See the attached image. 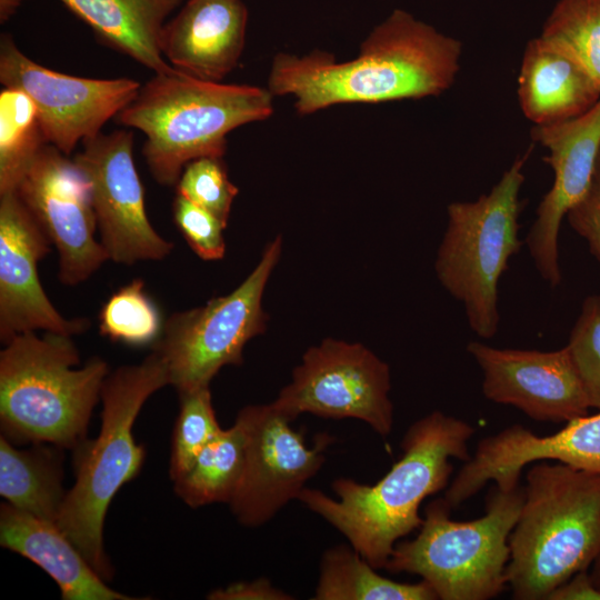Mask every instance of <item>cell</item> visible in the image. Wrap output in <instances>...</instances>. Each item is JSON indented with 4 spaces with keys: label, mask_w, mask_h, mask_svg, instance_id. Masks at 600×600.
<instances>
[{
    "label": "cell",
    "mask_w": 600,
    "mask_h": 600,
    "mask_svg": "<svg viewBox=\"0 0 600 600\" xmlns=\"http://www.w3.org/2000/svg\"><path fill=\"white\" fill-rule=\"evenodd\" d=\"M542 460L600 474V410L572 419L549 436H538L521 424H512L483 438L443 499L451 509L458 508L491 480L501 489H512L519 484L524 466Z\"/></svg>",
    "instance_id": "16"
},
{
    "label": "cell",
    "mask_w": 600,
    "mask_h": 600,
    "mask_svg": "<svg viewBox=\"0 0 600 600\" xmlns=\"http://www.w3.org/2000/svg\"><path fill=\"white\" fill-rule=\"evenodd\" d=\"M246 458L242 422L221 431L203 448L192 467L173 481L176 494L190 508L230 503L241 480Z\"/></svg>",
    "instance_id": "25"
},
{
    "label": "cell",
    "mask_w": 600,
    "mask_h": 600,
    "mask_svg": "<svg viewBox=\"0 0 600 600\" xmlns=\"http://www.w3.org/2000/svg\"><path fill=\"white\" fill-rule=\"evenodd\" d=\"M17 192L58 252V279L62 284L86 282L109 261L96 238L89 182L67 154L47 143Z\"/></svg>",
    "instance_id": "14"
},
{
    "label": "cell",
    "mask_w": 600,
    "mask_h": 600,
    "mask_svg": "<svg viewBox=\"0 0 600 600\" xmlns=\"http://www.w3.org/2000/svg\"><path fill=\"white\" fill-rule=\"evenodd\" d=\"M528 153L518 157L489 193L448 206V224L434 270L441 286L463 304L470 329L482 339L500 322L498 284L521 248L519 192Z\"/></svg>",
    "instance_id": "8"
},
{
    "label": "cell",
    "mask_w": 600,
    "mask_h": 600,
    "mask_svg": "<svg viewBox=\"0 0 600 600\" xmlns=\"http://www.w3.org/2000/svg\"><path fill=\"white\" fill-rule=\"evenodd\" d=\"M523 489L506 580L513 599L546 600L600 551V474L542 460Z\"/></svg>",
    "instance_id": "4"
},
{
    "label": "cell",
    "mask_w": 600,
    "mask_h": 600,
    "mask_svg": "<svg viewBox=\"0 0 600 600\" xmlns=\"http://www.w3.org/2000/svg\"><path fill=\"white\" fill-rule=\"evenodd\" d=\"M62 450L48 443L19 449L1 434L0 494L7 503L56 523L67 494Z\"/></svg>",
    "instance_id": "23"
},
{
    "label": "cell",
    "mask_w": 600,
    "mask_h": 600,
    "mask_svg": "<svg viewBox=\"0 0 600 600\" xmlns=\"http://www.w3.org/2000/svg\"><path fill=\"white\" fill-rule=\"evenodd\" d=\"M467 351L482 370L488 400L513 406L537 421L568 422L589 413L587 393L566 346L539 351L471 341Z\"/></svg>",
    "instance_id": "17"
},
{
    "label": "cell",
    "mask_w": 600,
    "mask_h": 600,
    "mask_svg": "<svg viewBox=\"0 0 600 600\" xmlns=\"http://www.w3.org/2000/svg\"><path fill=\"white\" fill-rule=\"evenodd\" d=\"M109 47L154 73L171 66L161 38L168 17L182 0H59Z\"/></svg>",
    "instance_id": "22"
},
{
    "label": "cell",
    "mask_w": 600,
    "mask_h": 600,
    "mask_svg": "<svg viewBox=\"0 0 600 600\" xmlns=\"http://www.w3.org/2000/svg\"><path fill=\"white\" fill-rule=\"evenodd\" d=\"M281 250L282 239L277 237L232 292L164 320L152 351L164 362L169 384L178 392L209 387L223 367L243 362L246 344L266 330L262 296Z\"/></svg>",
    "instance_id": "9"
},
{
    "label": "cell",
    "mask_w": 600,
    "mask_h": 600,
    "mask_svg": "<svg viewBox=\"0 0 600 600\" xmlns=\"http://www.w3.org/2000/svg\"><path fill=\"white\" fill-rule=\"evenodd\" d=\"M590 576L596 587L600 590V551L591 566Z\"/></svg>",
    "instance_id": "37"
},
{
    "label": "cell",
    "mask_w": 600,
    "mask_h": 600,
    "mask_svg": "<svg viewBox=\"0 0 600 600\" xmlns=\"http://www.w3.org/2000/svg\"><path fill=\"white\" fill-rule=\"evenodd\" d=\"M531 137L548 150L553 183L541 199L526 244L539 274L561 282L558 238L567 212L587 193L600 151V99L586 113L549 126H533Z\"/></svg>",
    "instance_id": "18"
},
{
    "label": "cell",
    "mask_w": 600,
    "mask_h": 600,
    "mask_svg": "<svg viewBox=\"0 0 600 600\" xmlns=\"http://www.w3.org/2000/svg\"><path fill=\"white\" fill-rule=\"evenodd\" d=\"M0 82L31 98L47 142L67 156L101 133L141 88L130 78L92 79L48 69L27 57L9 34L0 41Z\"/></svg>",
    "instance_id": "13"
},
{
    "label": "cell",
    "mask_w": 600,
    "mask_h": 600,
    "mask_svg": "<svg viewBox=\"0 0 600 600\" xmlns=\"http://www.w3.org/2000/svg\"><path fill=\"white\" fill-rule=\"evenodd\" d=\"M177 193L214 214L226 227L239 189L228 176L222 158L203 157L189 162L177 184Z\"/></svg>",
    "instance_id": "30"
},
{
    "label": "cell",
    "mask_w": 600,
    "mask_h": 600,
    "mask_svg": "<svg viewBox=\"0 0 600 600\" xmlns=\"http://www.w3.org/2000/svg\"><path fill=\"white\" fill-rule=\"evenodd\" d=\"M82 146L72 160L89 182L99 240L109 261L133 266L166 259L174 244L157 232L147 216L133 161V132H101Z\"/></svg>",
    "instance_id": "12"
},
{
    "label": "cell",
    "mask_w": 600,
    "mask_h": 600,
    "mask_svg": "<svg viewBox=\"0 0 600 600\" xmlns=\"http://www.w3.org/2000/svg\"><path fill=\"white\" fill-rule=\"evenodd\" d=\"M247 23L241 0H188L163 28V57L184 73L220 82L238 64Z\"/></svg>",
    "instance_id": "19"
},
{
    "label": "cell",
    "mask_w": 600,
    "mask_h": 600,
    "mask_svg": "<svg viewBox=\"0 0 600 600\" xmlns=\"http://www.w3.org/2000/svg\"><path fill=\"white\" fill-rule=\"evenodd\" d=\"M237 418L246 434L244 467L229 506L246 527H259L299 493L324 463V451L333 441L318 434L309 447L293 430L291 419L269 404L247 406Z\"/></svg>",
    "instance_id": "11"
},
{
    "label": "cell",
    "mask_w": 600,
    "mask_h": 600,
    "mask_svg": "<svg viewBox=\"0 0 600 600\" xmlns=\"http://www.w3.org/2000/svg\"><path fill=\"white\" fill-rule=\"evenodd\" d=\"M22 0H0V21L3 23L17 11Z\"/></svg>",
    "instance_id": "36"
},
{
    "label": "cell",
    "mask_w": 600,
    "mask_h": 600,
    "mask_svg": "<svg viewBox=\"0 0 600 600\" xmlns=\"http://www.w3.org/2000/svg\"><path fill=\"white\" fill-rule=\"evenodd\" d=\"M313 600H437L421 580L402 583L380 576L356 549L338 546L323 553Z\"/></svg>",
    "instance_id": "24"
},
{
    "label": "cell",
    "mask_w": 600,
    "mask_h": 600,
    "mask_svg": "<svg viewBox=\"0 0 600 600\" xmlns=\"http://www.w3.org/2000/svg\"><path fill=\"white\" fill-rule=\"evenodd\" d=\"M462 42L396 9L362 41L352 60L329 52L278 53L268 90L292 96L299 114L339 103H378L443 93L460 69Z\"/></svg>",
    "instance_id": "1"
},
{
    "label": "cell",
    "mask_w": 600,
    "mask_h": 600,
    "mask_svg": "<svg viewBox=\"0 0 600 600\" xmlns=\"http://www.w3.org/2000/svg\"><path fill=\"white\" fill-rule=\"evenodd\" d=\"M546 600H600V590L588 570L579 571L554 588Z\"/></svg>",
    "instance_id": "35"
},
{
    "label": "cell",
    "mask_w": 600,
    "mask_h": 600,
    "mask_svg": "<svg viewBox=\"0 0 600 600\" xmlns=\"http://www.w3.org/2000/svg\"><path fill=\"white\" fill-rule=\"evenodd\" d=\"M211 600H290V594L277 589L268 579L260 578L250 582H236L216 589L207 597Z\"/></svg>",
    "instance_id": "34"
},
{
    "label": "cell",
    "mask_w": 600,
    "mask_h": 600,
    "mask_svg": "<svg viewBox=\"0 0 600 600\" xmlns=\"http://www.w3.org/2000/svg\"><path fill=\"white\" fill-rule=\"evenodd\" d=\"M179 413L171 443L169 474H184L203 448L221 431L212 406L210 386L178 392Z\"/></svg>",
    "instance_id": "29"
},
{
    "label": "cell",
    "mask_w": 600,
    "mask_h": 600,
    "mask_svg": "<svg viewBox=\"0 0 600 600\" xmlns=\"http://www.w3.org/2000/svg\"><path fill=\"white\" fill-rule=\"evenodd\" d=\"M172 217L188 246L200 259L214 261L224 257L223 230L227 227L214 214L177 193Z\"/></svg>",
    "instance_id": "32"
},
{
    "label": "cell",
    "mask_w": 600,
    "mask_h": 600,
    "mask_svg": "<svg viewBox=\"0 0 600 600\" xmlns=\"http://www.w3.org/2000/svg\"><path fill=\"white\" fill-rule=\"evenodd\" d=\"M168 384L166 364L154 351L140 363L109 372L100 393L99 434L73 449L76 480L56 523L106 581L113 577L103 547L107 510L120 488L138 476L146 458L144 446L133 438V423L146 401Z\"/></svg>",
    "instance_id": "6"
},
{
    "label": "cell",
    "mask_w": 600,
    "mask_h": 600,
    "mask_svg": "<svg viewBox=\"0 0 600 600\" xmlns=\"http://www.w3.org/2000/svg\"><path fill=\"white\" fill-rule=\"evenodd\" d=\"M0 544L46 571L63 600L137 599L111 589L57 523L7 502L0 508Z\"/></svg>",
    "instance_id": "20"
},
{
    "label": "cell",
    "mask_w": 600,
    "mask_h": 600,
    "mask_svg": "<svg viewBox=\"0 0 600 600\" xmlns=\"http://www.w3.org/2000/svg\"><path fill=\"white\" fill-rule=\"evenodd\" d=\"M52 243L18 192L0 196V340L24 332L78 336L90 328L88 318L68 319L42 288L38 263Z\"/></svg>",
    "instance_id": "15"
},
{
    "label": "cell",
    "mask_w": 600,
    "mask_h": 600,
    "mask_svg": "<svg viewBox=\"0 0 600 600\" xmlns=\"http://www.w3.org/2000/svg\"><path fill=\"white\" fill-rule=\"evenodd\" d=\"M99 332L128 346L152 344L163 322L158 307L144 291V281L133 279L118 289L99 312Z\"/></svg>",
    "instance_id": "28"
},
{
    "label": "cell",
    "mask_w": 600,
    "mask_h": 600,
    "mask_svg": "<svg viewBox=\"0 0 600 600\" xmlns=\"http://www.w3.org/2000/svg\"><path fill=\"white\" fill-rule=\"evenodd\" d=\"M540 37L571 58L600 90V0H559Z\"/></svg>",
    "instance_id": "27"
},
{
    "label": "cell",
    "mask_w": 600,
    "mask_h": 600,
    "mask_svg": "<svg viewBox=\"0 0 600 600\" xmlns=\"http://www.w3.org/2000/svg\"><path fill=\"white\" fill-rule=\"evenodd\" d=\"M473 433L467 421L433 411L409 427L402 457L374 484L339 478L332 482L338 499L304 487L298 500L341 532L373 568L384 569L398 540L421 527V502L448 486L450 459L471 458Z\"/></svg>",
    "instance_id": "2"
},
{
    "label": "cell",
    "mask_w": 600,
    "mask_h": 600,
    "mask_svg": "<svg viewBox=\"0 0 600 600\" xmlns=\"http://www.w3.org/2000/svg\"><path fill=\"white\" fill-rule=\"evenodd\" d=\"M524 489L492 488L484 514L454 521L444 499L431 501L418 536L394 546L384 567L418 574L441 600H488L507 586L509 537L523 503Z\"/></svg>",
    "instance_id": "7"
},
{
    "label": "cell",
    "mask_w": 600,
    "mask_h": 600,
    "mask_svg": "<svg viewBox=\"0 0 600 600\" xmlns=\"http://www.w3.org/2000/svg\"><path fill=\"white\" fill-rule=\"evenodd\" d=\"M599 99L596 83L566 53L540 36L527 43L518 77V100L533 126L577 118Z\"/></svg>",
    "instance_id": "21"
},
{
    "label": "cell",
    "mask_w": 600,
    "mask_h": 600,
    "mask_svg": "<svg viewBox=\"0 0 600 600\" xmlns=\"http://www.w3.org/2000/svg\"><path fill=\"white\" fill-rule=\"evenodd\" d=\"M37 107L17 88L0 91V196L16 192L47 144Z\"/></svg>",
    "instance_id": "26"
},
{
    "label": "cell",
    "mask_w": 600,
    "mask_h": 600,
    "mask_svg": "<svg viewBox=\"0 0 600 600\" xmlns=\"http://www.w3.org/2000/svg\"><path fill=\"white\" fill-rule=\"evenodd\" d=\"M272 99L268 89L207 81L171 66L141 86L116 118L144 134L142 154L152 178L171 187L192 160L222 158L229 132L270 117Z\"/></svg>",
    "instance_id": "3"
},
{
    "label": "cell",
    "mask_w": 600,
    "mask_h": 600,
    "mask_svg": "<svg viewBox=\"0 0 600 600\" xmlns=\"http://www.w3.org/2000/svg\"><path fill=\"white\" fill-rule=\"evenodd\" d=\"M566 347L590 407L600 410V294L583 300Z\"/></svg>",
    "instance_id": "31"
},
{
    "label": "cell",
    "mask_w": 600,
    "mask_h": 600,
    "mask_svg": "<svg viewBox=\"0 0 600 600\" xmlns=\"http://www.w3.org/2000/svg\"><path fill=\"white\" fill-rule=\"evenodd\" d=\"M390 388L387 362L361 343L327 338L304 352L272 404L292 421L307 412L353 418L387 437L393 426Z\"/></svg>",
    "instance_id": "10"
},
{
    "label": "cell",
    "mask_w": 600,
    "mask_h": 600,
    "mask_svg": "<svg viewBox=\"0 0 600 600\" xmlns=\"http://www.w3.org/2000/svg\"><path fill=\"white\" fill-rule=\"evenodd\" d=\"M80 364L72 337L17 334L0 352V423L12 443L74 449L87 439L92 410L109 374L108 363Z\"/></svg>",
    "instance_id": "5"
},
{
    "label": "cell",
    "mask_w": 600,
    "mask_h": 600,
    "mask_svg": "<svg viewBox=\"0 0 600 600\" xmlns=\"http://www.w3.org/2000/svg\"><path fill=\"white\" fill-rule=\"evenodd\" d=\"M566 217L572 230L586 240L590 252L600 262V151L587 193Z\"/></svg>",
    "instance_id": "33"
}]
</instances>
